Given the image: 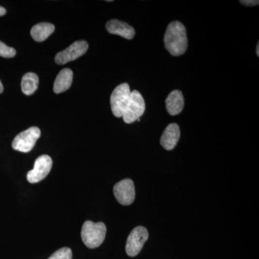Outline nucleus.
Instances as JSON below:
<instances>
[{
	"label": "nucleus",
	"instance_id": "nucleus-6",
	"mask_svg": "<svg viewBox=\"0 0 259 259\" xmlns=\"http://www.w3.org/2000/svg\"><path fill=\"white\" fill-rule=\"evenodd\" d=\"M148 232L143 226H138L131 232L126 243L125 250L127 254L131 257L136 256L147 241Z\"/></svg>",
	"mask_w": 259,
	"mask_h": 259
},
{
	"label": "nucleus",
	"instance_id": "nucleus-17",
	"mask_svg": "<svg viewBox=\"0 0 259 259\" xmlns=\"http://www.w3.org/2000/svg\"><path fill=\"white\" fill-rule=\"evenodd\" d=\"M16 55V51L13 48L5 45L4 42L0 41V56L4 58H13Z\"/></svg>",
	"mask_w": 259,
	"mask_h": 259
},
{
	"label": "nucleus",
	"instance_id": "nucleus-3",
	"mask_svg": "<svg viewBox=\"0 0 259 259\" xmlns=\"http://www.w3.org/2000/svg\"><path fill=\"white\" fill-rule=\"evenodd\" d=\"M131 91L128 83H121L112 92L110 105L112 113L117 117H122L131 98Z\"/></svg>",
	"mask_w": 259,
	"mask_h": 259
},
{
	"label": "nucleus",
	"instance_id": "nucleus-12",
	"mask_svg": "<svg viewBox=\"0 0 259 259\" xmlns=\"http://www.w3.org/2000/svg\"><path fill=\"white\" fill-rule=\"evenodd\" d=\"M166 110L170 115H179L185 106L183 94L180 90H174L168 95L166 100Z\"/></svg>",
	"mask_w": 259,
	"mask_h": 259
},
{
	"label": "nucleus",
	"instance_id": "nucleus-7",
	"mask_svg": "<svg viewBox=\"0 0 259 259\" xmlns=\"http://www.w3.org/2000/svg\"><path fill=\"white\" fill-rule=\"evenodd\" d=\"M53 161L48 155H42L35 160L33 169L28 171L27 180L30 183H37L46 178L50 173Z\"/></svg>",
	"mask_w": 259,
	"mask_h": 259
},
{
	"label": "nucleus",
	"instance_id": "nucleus-1",
	"mask_svg": "<svg viewBox=\"0 0 259 259\" xmlns=\"http://www.w3.org/2000/svg\"><path fill=\"white\" fill-rule=\"evenodd\" d=\"M163 40L166 50L172 56L183 55L188 47L185 25L180 22H172L168 25Z\"/></svg>",
	"mask_w": 259,
	"mask_h": 259
},
{
	"label": "nucleus",
	"instance_id": "nucleus-8",
	"mask_svg": "<svg viewBox=\"0 0 259 259\" xmlns=\"http://www.w3.org/2000/svg\"><path fill=\"white\" fill-rule=\"evenodd\" d=\"M114 195L122 205H131L136 197V190L133 180L125 179L114 186Z\"/></svg>",
	"mask_w": 259,
	"mask_h": 259
},
{
	"label": "nucleus",
	"instance_id": "nucleus-15",
	"mask_svg": "<svg viewBox=\"0 0 259 259\" xmlns=\"http://www.w3.org/2000/svg\"><path fill=\"white\" fill-rule=\"evenodd\" d=\"M38 76L35 73L29 72L24 75L22 79V91L25 95H31L36 91L38 86Z\"/></svg>",
	"mask_w": 259,
	"mask_h": 259
},
{
	"label": "nucleus",
	"instance_id": "nucleus-18",
	"mask_svg": "<svg viewBox=\"0 0 259 259\" xmlns=\"http://www.w3.org/2000/svg\"><path fill=\"white\" fill-rule=\"evenodd\" d=\"M241 4L247 5V6H255L258 5L259 2L255 0H245V1H240Z\"/></svg>",
	"mask_w": 259,
	"mask_h": 259
},
{
	"label": "nucleus",
	"instance_id": "nucleus-16",
	"mask_svg": "<svg viewBox=\"0 0 259 259\" xmlns=\"http://www.w3.org/2000/svg\"><path fill=\"white\" fill-rule=\"evenodd\" d=\"M49 259H72V251L69 248L64 247L56 250Z\"/></svg>",
	"mask_w": 259,
	"mask_h": 259
},
{
	"label": "nucleus",
	"instance_id": "nucleus-2",
	"mask_svg": "<svg viewBox=\"0 0 259 259\" xmlns=\"http://www.w3.org/2000/svg\"><path fill=\"white\" fill-rule=\"evenodd\" d=\"M107 228L105 223H93L88 221L81 228V239L89 248H96L103 243L106 236Z\"/></svg>",
	"mask_w": 259,
	"mask_h": 259
},
{
	"label": "nucleus",
	"instance_id": "nucleus-20",
	"mask_svg": "<svg viewBox=\"0 0 259 259\" xmlns=\"http://www.w3.org/2000/svg\"><path fill=\"white\" fill-rule=\"evenodd\" d=\"M3 90H4V88H3V83L0 81V94L3 93Z\"/></svg>",
	"mask_w": 259,
	"mask_h": 259
},
{
	"label": "nucleus",
	"instance_id": "nucleus-14",
	"mask_svg": "<svg viewBox=\"0 0 259 259\" xmlns=\"http://www.w3.org/2000/svg\"><path fill=\"white\" fill-rule=\"evenodd\" d=\"M55 30V26L49 23H40L34 25L30 30V35L37 42L47 40Z\"/></svg>",
	"mask_w": 259,
	"mask_h": 259
},
{
	"label": "nucleus",
	"instance_id": "nucleus-4",
	"mask_svg": "<svg viewBox=\"0 0 259 259\" xmlns=\"http://www.w3.org/2000/svg\"><path fill=\"white\" fill-rule=\"evenodd\" d=\"M145 110L146 104L141 94L136 90L131 92V98L122 117L124 122L127 124L133 123L144 115Z\"/></svg>",
	"mask_w": 259,
	"mask_h": 259
},
{
	"label": "nucleus",
	"instance_id": "nucleus-19",
	"mask_svg": "<svg viewBox=\"0 0 259 259\" xmlns=\"http://www.w3.org/2000/svg\"><path fill=\"white\" fill-rule=\"evenodd\" d=\"M6 13V10L3 7L0 6V16H3Z\"/></svg>",
	"mask_w": 259,
	"mask_h": 259
},
{
	"label": "nucleus",
	"instance_id": "nucleus-13",
	"mask_svg": "<svg viewBox=\"0 0 259 259\" xmlns=\"http://www.w3.org/2000/svg\"><path fill=\"white\" fill-rule=\"evenodd\" d=\"M73 80V72L71 69L61 70L56 76L54 85V91L56 94L64 93L69 90L71 86Z\"/></svg>",
	"mask_w": 259,
	"mask_h": 259
},
{
	"label": "nucleus",
	"instance_id": "nucleus-9",
	"mask_svg": "<svg viewBox=\"0 0 259 259\" xmlns=\"http://www.w3.org/2000/svg\"><path fill=\"white\" fill-rule=\"evenodd\" d=\"M88 42L85 40L74 42L67 49L57 54L55 57L56 63L63 65L70 61L76 60L88 51Z\"/></svg>",
	"mask_w": 259,
	"mask_h": 259
},
{
	"label": "nucleus",
	"instance_id": "nucleus-21",
	"mask_svg": "<svg viewBox=\"0 0 259 259\" xmlns=\"http://www.w3.org/2000/svg\"><path fill=\"white\" fill-rule=\"evenodd\" d=\"M256 54H257V56H259V44H257V47H256Z\"/></svg>",
	"mask_w": 259,
	"mask_h": 259
},
{
	"label": "nucleus",
	"instance_id": "nucleus-11",
	"mask_svg": "<svg viewBox=\"0 0 259 259\" xmlns=\"http://www.w3.org/2000/svg\"><path fill=\"white\" fill-rule=\"evenodd\" d=\"M106 29L109 33L120 35L127 40L134 38L136 34V31L132 26L117 20H111L107 22Z\"/></svg>",
	"mask_w": 259,
	"mask_h": 259
},
{
	"label": "nucleus",
	"instance_id": "nucleus-10",
	"mask_svg": "<svg viewBox=\"0 0 259 259\" xmlns=\"http://www.w3.org/2000/svg\"><path fill=\"white\" fill-rule=\"evenodd\" d=\"M180 135V126L176 123L169 124L163 131L160 143L164 149L171 151L178 144Z\"/></svg>",
	"mask_w": 259,
	"mask_h": 259
},
{
	"label": "nucleus",
	"instance_id": "nucleus-5",
	"mask_svg": "<svg viewBox=\"0 0 259 259\" xmlns=\"http://www.w3.org/2000/svg\"><path fill=\"white\" fill-rule=\"evenodd\" d=\"M40 136V131L38 127H30L19 134L13 140L12 146L15 151L23 153L30 152Z\"/></svg>",
	"mask_w": 259,
	"mask_h": 259
}]
</instances>
